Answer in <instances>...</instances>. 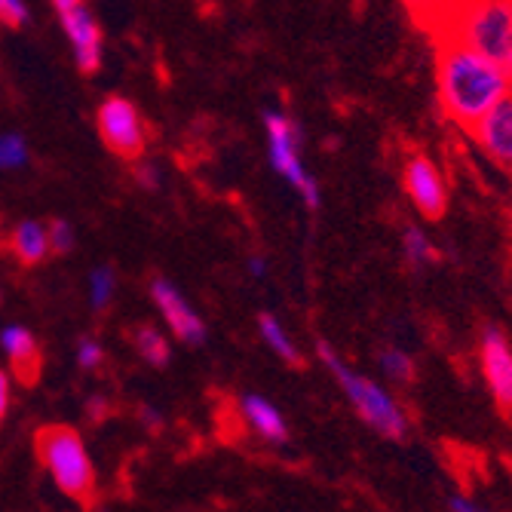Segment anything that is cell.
<instances>
[{"label":"cell","mask_w":512,"mask_h":512,"mask_svg":"<svg viewBox=\"0 0 512 512\" xmlns=\"http://www.w3.org/2000/svg\"><path fill=\"white\" fill-rule=\"evenodd\" d=\"M436 83L442 114L463 132H473L476 123L509 92L512 77L470 46L451 37H436Z\"/></svg>","instance_id":"6da1fadb"},{"label":"cell","mask_w":512,"mask_h":512,"mask_svg":"<svg viewBox=\"0 0 512 512\" xmlns=\"http://www.w3.org/2000/svg\"><path fill=\"white\" fill-rule=\"evenodd\" d=\"M430 34L470 46L512 77V0H457Z\"/></svg>","instance_id":"7a4b0ae2"},{"label":"cell","mask_w":512,"mask_h":512,"mask_svg":"<svg viewBox=\"0 0 512 512\" xmlns=\"http://www.w3.org/2000/svg\"><path fill=\"white\" fill-rule=\"evenodd\" d=\"M319 359L335 375V381L347 393L350 405L356 408V414L362 417V421L371 430L381 433L384 439H405V433H408V417L399 408V402L381 384H375V381L365 378V375H356V371L347 368L338 359V353L329 344H325V341H319Z\"/></svg>","instance_id":"3957f363"},{"label":"cell","mask_w":512,"mask_h":512,"mask_svg":"<svg viewBox=\"0 0 512 512\" xmlns=\"http://www.w3.org/2000/svg\"><path fill=\"white\" fill-rule=\"evenodd\" d=\"M37 460L46 467V473L53 476V482L74 500L92 503L96 494V470H92V460L83 448V439L71 427H43L34 436Z\"/></svg>","instance_id":"277c9868"},{"label":"cell","mask_w":512,"mask_h":512,"mask_svg":"<svg viewBox=\"0 0 512 512\" xmlns=\"http://www.w3.org/2000/svg\"><path fill=\"white\" fill-rule=\"evenodd\" d=\"M264 126H267V154H270L273 169L301 194L307 209L316 212L322 203V194H319L316 178L301 163V129H298V123H292L286 114H279V111H267Z\"/></svg>","instance_id":"5b68a950"},{"label":"cell","mask_w":512,"mask_h":512,"mask_svg":"<svg viewBox=\"0 0 512 512\" xmlns=\"http://www.w3.org/2000/svg\"><path fill=\"white\" fill-rule=\"evenodd\" d=\"M99 135L102 142L123 160H135L145 151V123L129 99L111 96L99 108Z\"/></svg>","instance_id":"8992f818"},{"label":"cell","mask_w":512,"mask_h":512,"mask_svg":"<svg viewBox=\"0 0 512 512\" xmlns=\"http://www.w3.org/2000/svg\"><path fill=\"white\" fill-rule=\"evenodd\" d=\"M402 184L405 194L427 221H439L448 212V191L445 178L436 169V163L427 154H408L402 166Z\"/></svg>","instance_id":"52a82bcc"},{"label":"cell","mask_w":512,"mask_h":512,"mask_svg":"<svg viewBox=\"0 0 512 512\" xmlns=\"http://www.w3.org/2000/svg\"><path fill=\"white\" fill-rule=\"evenodd\" d=\"M482 375L488 381V390L497 402V408L509 417L512 414V347L497 325L482 329Z\"/></svg>","instance_id":"ba28073f"},{"label":"cell","mask_w":512,"mask_h":512,"mask_svg":"<svg viewBox=\"0 0 512 512\" xmlns=\"http://www.w3.org/2000/svg\"><path fill=\"white\" fill-rule=\"evenodd\" d=\"M151 298L160 307V313L169 322V329H172L175 338H181L184 344H203L206 341L203 319L197 316V310L188 301H184V295L169 283V279H154Z\"/></svg>","instance_id":"9c48e42d"},{"label":"cell","mask_w":512,"mask_h":512,"mask_svg":"<svg viewBox=\"0 0 512 512\" xmlns=\"http://www.w3.org/2000/svg\"><path fill=\"white\" fill-rule=\"evenodd\" d=\"M470 135L476 138L491 163L512 172V96L509 92L476 123Z\"/></svg>","instance_id":"30bf717a"},{"label":"cell","mask_w":512,"mask_h":512,"mask_svg":"<svg viewBox=\"0 0 512 512\" xmlns=\"http://www.w3.org/2000/svg\"><path fill=\"white\" fill-rule=\"evenodd\" d=\"M62 28L74 46V62L83 74H96L102 68V28L86 7L62 13Z\"/></svg>","instance_id":"8fae6325"},{"label":"cell","mask_w":512,"mask_h":512,"mask_svg":"<svg viewBox=\"0 0 512 512\" xmlns=\"http://www.w3.org/2000/svg\"><path fill=\"white\" fill-rule=\"evenodd\" d=\"M0 347L10 356L13 362V371L19 375L22 384H34L37 375H40V347L34 341V335L25 329V325H7L4 332H0Z\"/></svg>","instance_id":"7c38bea8"},{"label":"cell","mask_w":512,"mask_h":512,"mask_svg":"<svg viewBox=\"0 0 512 512\" xmlns=\"http://www.w3.org/2000/svg\"><path fill=\"white\" fill-rule=\"evenodd\" d=\"M246 424L273 445H286L289 442V427H286V417L279 414V408L273 402H267L264 396H243L240 402Z\"/></svg>","instance_id":"4fadbf2b"},{"label":"cell","mask_w":512,"mask_h":512,"mask_svg":"<svg viewBox=\"0 0 512 512\" xmlns=\"http://www.w3.org/2000/svg\"><path fill=\"white\" fill-rule=\"evenodd\" d=\"M10 249L13 255L25 264V267H34L46 258V252H50V230H46L43 224L37 221H22L13 227V237H10Z\"/></svg>","instance_id":"5bb4252c"},{"label":"cell","mask_w":512,"mask_h":512,"mask_svg":"<svg viewBox=\"0 0 512 512\" xmlns=\"http://www.w3.org/2000/svg\"><path fill=\"white\" fill-rule=\"evenodd\" d=\"M258 329H261V338H264V344L283 359V362H289V365H295V368H304V356H301V350L295 347V341L289 338V332L283 329V322H279L273 313H261L258 316Z\"/></svg>","instance_id":"9a60e30c"},{"label":"cell","mask_w":512,"mask_h":512,"mask_svg":"<svg viewBox=\"0 0 512 512\" xmlns=\"http://www.w3.org/2000/svg\"><path fill=\"white\" fill-rule=\"evenodd\" d=\"M135 350L142 353L145 362H151V365H157V368H163V365L169 362V356H172L169 341H166L157 329H151V325H142V329L135 332Z\"/></svg>","instance_id":"2e32d148"},{"label":"cell","mask_w":512,"mask_h":512,"mask_svg":"<svg viewBox=\"0 0 512 512\" xmlns=\"http://www.w3.org/2000/svg\"><path fill=\"white\" fill-rule=\"evenodd\" d=\"M402 246H405V255H408V261L414 267H424V264H436L439 261V249L427 240L424 230H417V227H405Z\"/></svg>","instance_id":"e0dca14e"},{"label":"cell","mask_w":512,"mask_h":512,"mask_svg":"<svg viewBox=\"0 0 512 512\" xmlns=\"http://www.w3.org/2000/svg\"><path fill=\"white\" fill-rule=\"evenodd\" d=\"M454 4H457V0H405V7L411 10L414 22L421 25L424 31L436 28L451 13Z\"/></svg>","instance_id":"ac0fdd59"},{"label":"cell","mask_w":512,"mask_h":512,"mask_svg":"<svg viewBox=\"0 0 512 512\" xmlns=\"http://www.w3.org/2000/svg\"><path fill=\"white\" fill-rule=\"evenodd\" d=\"M381 368H384V375H390L393 381L399 384H411L417 378V365L408 353L396 350V347H387L381 350Z\"/></svg>","instance_id":"d6986e66"},{"label":"cell","mask_w":512,"mask_h":512,"mask_svg":"<svg viewBox=\"0 0 512 512\" xmlns=\"http://www.w3.org/2000/svg\"><path fill=\"white\" fill-rule=\"evenodd\" d=\"M114 295V273L111 267H96L89 273V301L96 310H105Z\"/></svg>","instance_id":"ffe728a7"},{"label":"cell","mask_w":512,"mask_h":512,"mask_svg":"<svg viewBox=\"0 0 512 512\" xmlns=\"http://www.w3.org/2000/svg\"><path fill=\"white\" fill-rule=\"evenodd\" d=\"M28 160V148L19 135H0V169H16Z\"/></svg>","instance_id":"44dd1931"},{"label":"cell","mask_w":512,"mask_h":512,"mask_svg":"<svg viewBox=\"0 0 512 512\" xmlns=\"http://www.w3.org/2000/svg\"><path fill=\"white\" fill-rule=\"evenodd\" d=\"M102 359H105V350H102L99 341L83 338V341L77 344V365H80V368H99Z\"/></svg>","instance_id":"7402d4cb"},{"label":"cell","mask_w":512,"mask_h":512,"mask_svg":"<svg viewBox=\"0 0 512 512\" xmlns=\"http://www.w3.org/2000/svg\"><path fill=\"white\" fill-rule=\"evenodd\" d=\"M25 19H28V10L22 0H0V25L19 28Z\"/></svg>","instance_id":"603a6c76"},{"label":"cell","mask_w":512,"mask_h":512,"mask_svg":"<svg viewBox=\"0 0 512 512\" xmlns=\"http://www.w3.org/2000/svg\"><path fill=\"white\" fill-rule=\"evenodd\" d=\"M50 246H53V252H71L74 230H71L68 221H53L50 224Z\"/></svg>","instance_id":"cb8c5ba5"},{"label":"cell","mask_w":512,"mask_h":512,"mask_svg":"<svg viewBox=\"0 0 512 512\" xmlns=\"http://www.w3.org/2000/svg\"><path fill=\"white\" fill-rule=\"evenodd\" d=\"M7 405H10V381H7L4 371H0V421H4Z\"/></svg>","instance_id":"d4e9b609"},{"label":"cell","mask_w":512,"mask_h":512,"mask_svg":"<svg viewBox=\"0 0 512 512\" xmlns=\"http://www.w3.org/2000/svg\"><path fill=\"white\" fill-rule=\"evenodd\" d=\"M448 509H454V512H476L479 506H476L473 500H467V497H454V500L448 503Z\"/></svg>","instance_id":"484cf974"},{"label":"cell","mask_w":512,"mask_h":512,"mask_svg":"<svg viewBox=\"0 0 512 512\" xmlns=\"http://www.w3.org/2000/svg\"><path fill=\"white\" fill-rule=\"evenodd\" d=\"M53 7H56L59 13H68V10H77V7H83V0H53Z\"/></svg>","instance_id":"4316f807"},{"label":"cell","mask_w":512,"mask_h":512,"mask_svg":"<svg viewBox=\"0 0 512 512\" xmlns=\"http://www.w3.org/2000/svg\"><path fill=\"white\" fill-rule=\"evenodd\" d=\"M249 273L252 276H264L267 273V261L264 258H249Z\"/></svg>","instance_id":"83f0119b"}]
</instances>
